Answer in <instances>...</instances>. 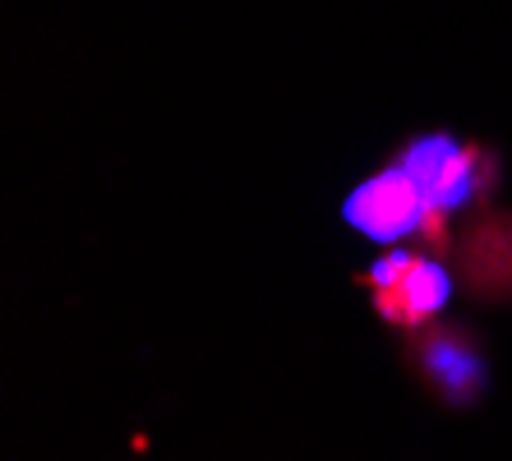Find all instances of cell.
<instances>
[{"instance_id":"obj_1","label":"cell","mask_w":512,"mask_h":461,"mask_svg":"<svg viewBox=\"0 0 512 461\" xmlns=\"http://www.w3.org/2000/svg\"><path fill=\"white\" fill-rule=\"evenodd\" d=\"M393 162L411 171V180L420 185V194H425V203H429V213L439 217L448 231H453V217H462L466 208L485 203V194L494 190V180H499V166H494V157H489L480 143L457 139V134H448V130L406 139L393 153Z\"/></svg>"},{"instance_id":"obj_2","label":"cell","mask_w":512,"mask_h":461,"mask_svg":"<svg viewBox=\"0 0 512 461\" xmlns=\"http://www.w3.org/2000/svg\"><path fill=\"white\" fill-rule=\"evenodd\" d=\"M342 217H346V226H356L365 240L388 245V249L420 245V249L443 254V249L453 245V231L429 213L420 185L411 180L406 166L393 162V157H388L370 180H360L356 190L346 194Z\"/></svg>"},{"instance_id":"obj_3","label":"cell","mask_w":512,"mask_h":461,"mask_svg":"<svg viewBox=\"0 0 512 461\" xmlns=\"http://www.w3.org/2000/svg\"><path fill=\"white\" fill-rule=\"evenodd\" d=\"M365 286H370L379 319L406 332L429 328L453 296V277L439 263V254L420 245H397L383 259H374L365 268Z\"/></svg>"},{"instance_id":"obj_4","label":"cell","mask_w":512,"mask_h":461,"mask_svg":"<svg viewBox=\"0 0 512 461\" xmlns=\"http://www.w3.org/2000/svg\"><path fill=\"white\" fill-rule=\"evenodd\" d=\"M411 360H416L420 379L429 383L434 397L453 406L480 402V392H485V351L466 328H439V323L420 328L416 342H411Z\"/></svg>"}]
</instances>
